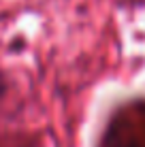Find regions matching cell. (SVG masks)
<instances>
[{
  "label": "cell",
  "mask_w": 145,
  "mask_h": 147,
  "mask_svg": "<svg viewBox=\"0 0 145 147\" xmlns=\"http://www.w3.org/2000/svg\"><path fill=\"white\" fill-rule=\"evenodd\" d=\"M2 92H4V79H2V75H0V96H2Z\"/></svg>",
  "instance_id": "1"
}]
</instances>
